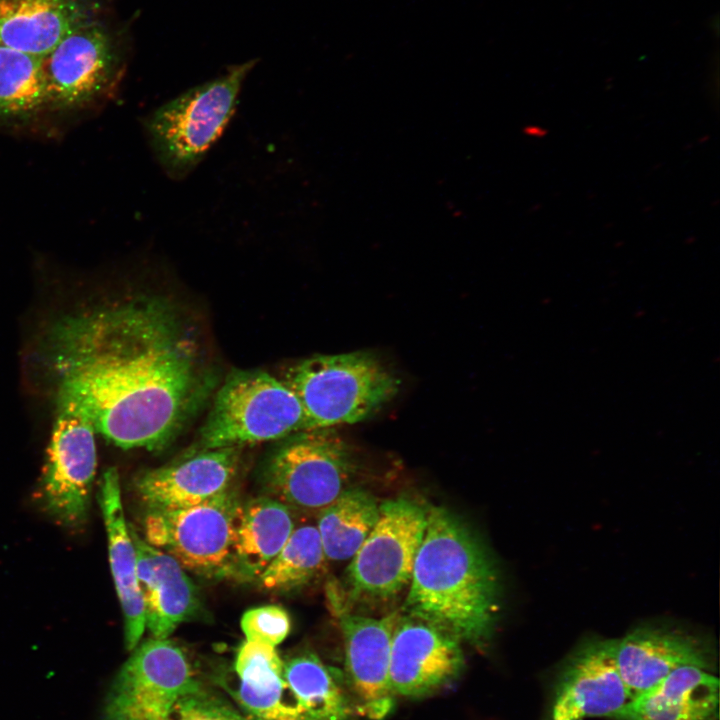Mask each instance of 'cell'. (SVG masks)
Returning a JSON list of instances; mask_svg holds the SVG:
<instances>
[{"instance_id":"cell-13","label":"cell","mask_w":720,"mask_h":720,"mask_svg":"<svg viewBox=\"0 0 720 720\" xmlns=\"http://www.w3.org/2000/svg\"><path fill=\"white\" fill-rule=\"evenodd\" d=\"M463 656L451 634L413 617L399 619L390 652L393 695L419 697L446 686L461 673Z\"/></svg>"},{"instance_id":"cell-12","label":"cell","mask_w":720,"mask_h":720,"mask_svg":"<svg viewBox=\"0 0 720 720\" xmlns=\"http://www.w3.org/2000/svg\"><path fill=\"white\" fill-rule=\"evenodd\" d=\"M615 642L591 638L573 652L560 678L552 720L616 717L631 700L615 663Z\"/></svg>"},{"instance_id":"cell-25","label":"cell","mask_w":720,"mask_h":720,"mask_svg":"<svg viewBox=\"0 0 720 720\" xmlns=\"http://www.w3.org/2000/svg\"><path fill=\"white\" fill-rule=\"evenodd\" d=\"M45 105L43 58L0 45V118H26Z\"/></svg>"},{"instance_id":"cell-26","label":"cell","mask_w":720,"mask_h":720,"mask_svg":"<svg viewBox=\"0 0 720 720\" xmlns=\"http://www.w3.org/2000/svg\"><path fill=\"white\" fill-rule=\"evenodd\" d=\"M326 560L317 527L302 525L293 530L257 582L264 590L293 591L318 576L324 569Z\"/></svg>"},{"instance_id":"cell-17","label":"cell","mask_w":720,"mask_h":720,"mask_svg":"<svg viewBox=\"0 0 720 720\" xmlns=\"http://www.w3.org/2000/svg\"><path fill=\"white\" fill-rule=\"evenodd\" d=\"M129 529L137 555L146 627L154 638H168L199 610L198 590L176 559L150 545L133 527Z\"/></svg>"},{"instance_id":"cell-16","label":"cell","mask_w":720,"mask_h":720,"mask_svg":"<svg viewBox=\"0 0 720 720\" xmlns=\"http://www.w3.org/2000/svg\"><path fill=\"white\" fill-rule=\"evenodd\" d=\"M615 663L631 699L683 666L712 668L706 641L682 629L644 624L615 642Z\"/></svg>"},{"instance_id":"cell-3","label":"cell","mask_w":720,"mask_h":720,"mask_svg":"<svg viewBox=\"0 0 720 720\" xmlns=\"http://www.w3.org/2000/svg\"><path fill=\"white\" fill-rule=\"evenodd\" d=\"M257 60L230 66L148 114L143 122L152 153L173 180L187 177L233 116L245 78Z\"/></svg>"},{"instance_id":"cell-28","label":"cell","mask_w":720,"mask_h":720,"mask_svg":"<svg viewBox=\"0 0 720 720\" xmlns=\"http://www.w3.org/2000/svg\"><path fill=\"white\" fill-rule=\"evenodd\" d=\"M240 627L246 640L275 647L288 636L291 622L284 608L278 605H264L245 611L240 620Z\"/></svg>"},{"instance_id":"cell-18","label":"cell","mask_w":720,"mask_h":720,"mask_svg":"<svg viewBox=\"0 0 720 720\" xmlns=\"http://www.w3.org/2000/svg\"><path fill=\"white\" fill-rule=\"evenodd\" d=\"M99 503L107 533L109 562L124 616L128 650L139 643L146 628L145 606L137 578V555L125 520L119 475L108 468L99 484Z\"/></svg>"},{"instance_id":"cell-2","label":"cell","mask_w":720,"mask_h":720,"mask_svg":"<svg viewBox=\"0 0 720 720\" xmlns=\"http://www.w3.org/2000/svg\"><path fill=\"white\" fill-rule=\"evenodd\" d=\"M404 609L459 641L483 645L499 610V582L480 540L452 512L427 510Z\"/></svg>"},{"instance_id":"cell-9","label":"cell","mask_w":720,"mask_h":720,"mask_svg":"<svg viewBox=\"0 0 720 720\" xmlns=\"http://www.w3.org/2000/svg\"><path fill=\"white\" fill-rule=\"evenodd\" d=\"M107 695L102 720H168L178 698L196 688L185 652L168 638L137 645Z\"/></svg>"},{"instance_id":"cell-1","label":"cell","mask_w":720,"mask_h":720,"mask_svg":"<svg viewBox=\"0 0 720 720\" xmlns=\"http://www.w3.org/2000/svg\"><path fill=\"white\" fill-rule=\"evenodd\" d=\"M50 344L57 407L80 413L124 449L167 447L215 385L194 329L160 298L68 318Z\"/></svg>"},{"instance_id":"cell-4","label":"cell","mask_w":720,"mask_h":720,"mask_svg":"<svg viewBox=\"0 0 720 720\" xmlns=\"http://www.w3.org/2000/svg\"><path fill=\"white\" fill-rule=\"evenodd\" d=\"M282 379L298 397L307 429L361 422L399 388V380L373 354L362 351L306 358Z\"/></svg>"},{"instance_id":"cell-24","label":"cell","mask_w":720,"mask_h":720,"mask_svg":"<svg viewBox=\"0 0 720 720\" xmlns=\"http://www.w3.org/2000/svg\"><path fill=\"white\" fill-rule=\"evenodd\" d=\"M379 505L364 490L346 489L319 512L316 527L327 560L355 555L378 519Z\"/></svg>"},{"instance_id":"cell-21","label":"cell","mask_w":720,"mask_h":720,"mask_svg":"<svg viewBox=\"0 0 720 720\" xmlns=\"http://www.w3.org/2000/svg\"><path fill=\"white\" fill-rule=\"evenodd\" d=\"M88 22L84 0H17L0 19V45L43 58Z\"/></svg>"},{"instance_id":"cell-19","label":"cell","mask_w":720,"mask_h":720,"mask_svg":"<svg viewBox=\"0 0 720 720\" xmlns=\"http://www.w3.org/2000/svg\"><path fill=\"white\" fill-rule=\"evenodd\" d=\"M719 680L710 670L680 667L632 698L618 720H717Z\"/></svg>"},{"instance_id":"cell-8","label":"cell","mask_w":720,"mask_h":720,"mask_svg":"<svg viewBox=\"0 0 720 720\" xmlns=\"http://www.w3.org/2000/svg\"><path fill=\"white\" fill-rule=\"evenodd\" d=\"M426 523L427 510L413 500L380 504L376 523L346 571L352 592L376 599L401 592L410 582Z\"/></svg>"},{"instance_id":"cell-15","label":"cell","mask_w":720,"mask_h":720,"mask_svg":"<svg viewBox=\"0 0 720 720\" xmlns=\"http://www.w3.org/2000/svg\"><path fill=\"white\" fill-rule=\"evenodd\" d=\"M399 617L373 618L349 613L339 616L345 652L346 684L361 714L382 719L393 706L389 683L390 652Z\"/></svg>"},{"instance_id":"cell-14","label":"cell","mask_w":720,"mask_h":720,"mask_svg":"<svg viewBox=\"0 0 720 720\" xmlns=\"http://www.w3.org/2000/svg\"><path fill=\"white\" fill-rule=\"evenodd\" d=\"M240 447L199 450L180 460L142 472L135 489L147 511L191 507L232 488Z\"/></svg>"},{"instance_id":"cell-20","label":"cell","mask_w":720,"mask_h":720,"mask_svg":"<svg viewBox=\"0 0 720 720\" xmlns=\"http://www.w3.org/2000/svg\"><path fill=\"white\" fill-rule=\"evenodd\" d=\"M293 509L270 496L241 504L232 557V578L257 581L296 528Z\"/></svg>"},{"instance_id":"cell-6","label":"cell","mask_w":720,"mask_h":720,"mask_svg":"<svg viewBox=\"0 0 720 720\" xmlns=\"http://www.w3.org/2000/svg\"><path fill=\"white\" fill-rule=\"evenodd\" d=\"M266 462L264 487L291 509L320 512L347 488L350 447L334 428L305 429L284 439Z\"/></svg>"},{"instance_id":"cell-27","label":"cell","mask_w":720,"mask_h":720,"mask_svg":"<svg viewBox=\"0 0 720 720\" xmlns=\"http://www.w3.org/2000/svg\"><path fill=\"white\" fill-rule=\"evenodd\" d=\"M168 720H256L244 715L201 685L181 695Z\"/></svg>"},{"instance_id":"cell-22","label":"cell","mask_w":720,"mask_h":720,"mask_svg":"<svg viewBox=\"0 0 720 720\" xmlns=\"http://www.w3.org/2000/svg\"><path fill=\"white\" fill-rule=\"evenodd\" d=\"M283 664L274 646L245 640L238 649L234 667L239 684L233 694L256 720H303L286 698Z\"/></svg>"},{"instance_id":"cell-7","label":"cell","mask_w":720,"mask_h":720,"mask_svg":"<svg viewBox=\"0 0 720 720\" xmlns=\"http://www.w3.org/2000/svg\"><path fill=\"white\" fill-rule=\"evenodd\" d=\"M242 502L231 488L198 505L147 511L144 539L190 572L232 578L236 522Z\"/></svg>"},{"instance_id":"cell-5","label":"cell","mask_w":720,"mask_h":720,"mask_svg":"<svg viewBox=\"0 0 720 720\" xmlns=\"http://www.w3.org/2000/svg\"><path fill=\"white\" fill-rule=\"evenodd\" d=\"M305 429L304 409L283 379L238 370L218 389L196 451L282 440Z\"/></svg>"},{"instance_id":"cell-23","label":"cell","mask_w":720,"mask_h":720,"mask_svg":"<svg viewBox=\"0 0 720 720\" xmlns=\"http://www.w3.org/2000/svg\"><path fill=\"white\" fill-rule=\"evenodd\" d=\"M283 678L303 720H350L360 712L340 671L314 653L304 652L285 661Z\"/></svg>"},{"instance_id":"cell-29","label":"cell","mask_w":720,"mask_h":720,"mask_svg":"<svg viewBox=\"0 0 720 720\" xmlns=\"http://www.w3.org/2000/svg\"><path fill=\"white\" fill-rule=\"evenodd\" d=\"M17 0H0V19L12 10Z\"/></svg>"},{"instance_id":"cell-10","label":"cell","mask_w":720,"mask_h":720,"mask_svg":"<svg viewBox=\"0 0 720 720\" xmlns=\"http://www.w3.org/2000/svg\"><path fill=\"white\" fill-rule=\"evenodd\" d=\"M95 432L80 413L58 408L40 495L49 515L68 528H77L87 519L97 467Z\"/></svg>"},{"instance_id":"cell-11","label":"cell","mask_w":720,"mask_h":720,"mask_svg":"<svg viewBox=\"0 0 720 720\" xmlns=\"http://www.w3.org/2000/svg\"><path fill=\"white\" fill-rule=\"evenodd\" d=\"M122 71L115 40L90 21L43 57L48 104L61 109L90 105L115 89Z\"/></svg>"}]
</instances>
